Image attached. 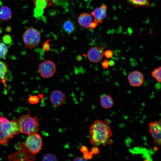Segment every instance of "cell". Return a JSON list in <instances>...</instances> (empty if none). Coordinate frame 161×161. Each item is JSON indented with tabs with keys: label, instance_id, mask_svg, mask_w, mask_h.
Returning <instances> with one entry per match:
<instances>
[{
	"label": "cell",
	"instance_id": "277c9868",
	"mask_svg": "<svg viewBox=\"0 0 161 161\" xmlns=\"http://www.w3.org/2000/svg\"><path fill=\"white\" fill-rule=\"evenodd\" d=\"M42 145V139L40 135L37 133L29 135L27 138L24 144L25 146L34 155L39 152Z\"/></svg>",
	"mask_w": 161,
	"mask_h": 161
},
{
	"label": "cell",
	"instance_id": "6da1fadb",
	"mask_svg": "<svg viewBox=\"0 0 161 161\" xmlns=\"http://www.w3.org/2000/svg\"><path fill=\"white\" fill-rule=\"evenodd\" d=\"M90 141L94 145H105L111 143L112 132L108 120L95 121L89 128Z\"/></svg>",
	"mask_w": 161,
	"mask_h": 161
},
{
	"label": "cell",
	"instance_id": "484cf974",
	"mask_svg": "<svg viewBox=\"0 0 161 161\" xmlns=\"http://www.w3.org/2000/svg\"><path fill=\"white\" fill-rule=\"evenodd\" d=\"M49 39H48L42 45V48L45 51L47 52L49 51L50 50V45Z\"/></svg>",
	"mask_w": 161,
	"mask_h": 161
},
{
	"label": "cell",
	"instance_id": "4316f807",
	"mask_svg": "<svg viewBox=\"0 0 161 161\" xmlns=\"http://www.w3.org/2000/svg\"><path fill=\"white\" fill-rule=\"evenodd\" d=\"M113 52L110 50H108L104 52V55L107 58H110L113 55Z\"/></svg>",
	"mask_w": 161,
	"mask_h": 161
},
{
	"label": "cell",
	"instance_id": "ac0fdd59",
	"mask_svg": "<svg viewBox=\"0 0 161 161\" xmlns=\"http://www.w3.org/2000/svg\"><path fill=\"white\" fill-rule=\"evenodd\" d=\"M63 28L66 32L69 34L72 33L75 30L74 24L72 21L69 20H66L64 22Z\"/></svg>",
	"mask_w": 161,
	"mask_h": 161
},
{
	"label": "cell",
	"instance_id": "ba28073f",
	"mask_svg": "<svg viewBox=\"0 0 161 161\" xmlns=\"http://www.w3.org/2000/svg\"><path fill=\"white\" fill-rule=\"evenodd\" d=\"M149 132L153 139L154 143L160 146L161 144V124L160 120L150 123Z\"/></svg>",
	"mask_w": 161,
	"mask_h": 161
},
{
	"label": "cell",
	"instance_id": "d6986e66",
	"mask_svg": "<svg viewBox=\"0 0 161 161\" xmlns=\"http://www.w3.org/2000/svg\"><path fill=\"white\" fill-rule=\"evenodd\" d=\"M8 68V64L6 62L0 61V79H4Z\"/></svg>",
	"mask_w": 161,
	"mask_h": 161
},
{
	"label": "cell",
	"instance_id": "8992f818",
	"mask_svg": "<svg viewBox=\"0 0 161 161\" xmlns=\"http://www.w3.org/2000/svg\"><path fill=\"white\" fill-rule=\"evenodd\" d=\"M35 156L25 146L22 147L18 151L8 157L10 161H31L35 160Z\"/></svg>",
	"mask_w": 161,
	"mask_h": 161
},
{
	"label": "cell",
	"instance_id": "1f68e13d",
	"mask_svg": "<svg viewBox=\"0 0 161 161\" xmlns=\"http://www.w3.org/2000/svg\"><path fill=\"white\" fill-rule=\"evenodd\" d=\"M80 151L83 154L88 152V150L87 147L85 146H82L80 149Z\"/></svg>",
	"mask_w": 161,
	"mask_h": 161
},
{
	"label": "cell",
	"instance_id": "ffe728a7",
	"mask_svg": "<svg viewBox=\"0 0 161 161\" xmlns=\"http://www.w3.org/2000/svg\"><path fill=\"white\" fill-rule=\"evenodd\" d=\"M152 76L159 83L161 82V67L160 66L154 69L151 72Z\"/></svg>",
	"mask_w": 161,
	"mask_h": 161
},
{
	"label": "cell",
	"instance_id": "7a4b0ae2",
	"mask_svg": "<svg viewBox=\"0 0 161 161\" xmlns=\"http://www.w3.org/2000/svg\"><path fill=\"white\" fill-rule=\"evenodd\" d=\"M21 133L28 135L37 133L39 130V119L36 116H31L30 111L26 114L21 115L18 119Z\"/></svg>",
	"mask_w": 161,
	"mask_h": 161
},
{
	"label": "cell",
	"instance_id": "44dd1931",
	"mask_svg": "<svg viewBox=\"0 0 161 161\" xmlns=\"http://www.w3.org/2000/svg\"><path fill=\"white\" fill-rule=\"evenodd\" d=\"M8 52V49L6 44L3 42H0V58L5 57Z\"/></svg>",
	"mask_w": 161,
	"mask_h": 161
},
{
	"label": "cell",
	"instance_id": "4fadbf2b",
	"mask_svg": "<svg viewBox=\"0 0 161 161\" xmlns=\"http://www.w3.org/2000/svg\"><path fill=\"white\" fill-rule=\"evenodd\" d=\"M21 132V128L18 120H13L10 121L9 128L5 132L10 138L18 134Z\"/></svg>",
	"mask_w": 161,
	"mask_h": 161
},
{
	"label": "cell",
	"instance_id": "d6a6232c",
	"mask_svg": "<svg viewBox=\"0 0 161 161\" xmlns=\"http://www.w3.org/2000/svg\"><path fill=\"white\" fill-rule=\"evenodd\" d=\"M86 160L84 157H77L74 158L73 161H86Z\"/></svg>",
	"mask_w": 161,
	"mask_h": 161
},
{
	"label": "cell",
	"instance_id": "4dcf8cb0",
	"mask_svg": "<svg viewBox=\"0 0 161 161\" xmlns=\"http://www.w3.org/2000/svg\"><path fill=\"white\" fill-rule=\"evenodd\" d=\"M91 151L93 154H97L99 153V149L97 147H93L92 148Z\"/></svg>",
	"mask_w": 161,
	"mask_h": 161
},
{
	"label": "cell",
	"instance_id": "9a60e30c",
	"mask_svg": "<svg viewBox=\"0 0 161 161\" xmlns=\"http://www.w3.org/2000/svg\"><path fill=\"white\" fill-rule=\"evenodd\" d=\"M100 102L101 106L106 109L111 108L114 104L112 97L109 95H102L100 98Z\"/></svg>",
	"mask_w": 161,
	"mask_h": 161
},
{
	"label": "cell",
	"instance_id": "52a82bcc",
	"mask_svg": "<svg viewBox=\"0 0 161 161\" xmlns=\"http://www.w3.org/2000/svg\"><path fill=\"white\" fill-rule=\"evenodd\" d=\"M78 21L81 27L86 29H95L98 24L95 21L91 14L87 13L80 14L78 17Z\"/></svg>",
	"mask_w": 161,
	"mask_h": 161
},
{
	"label": "cell",
	"instance_id": "7c38bea8",
	"mask_svg": "<svg viewBox=\"0 0 161 161\" xmlns=\"http://www.w3.org/2000/svg\"><path fill=\"white\" fill-rule=\"evenodd\" d=\"M52 104L55 106H60L62 105L66 100L65 94L58 90H55L51 93L49 97Z\"/></svg>",
	"mask_w": 161,
	"mask_h": 161
},
{
	"label": "cell",
	"instance_id": "2e32d148",
	"mask_svg": "<svg viewBox=\"0 0 161 161\" xmlns=\"http://www.w3.org/2000/svg\"><path fill=\"white\" fill-rule=\"evenodd\" d=\"M12 16V11L9 7L6 6L0 7V19L1 20H8L11 18Z\"/></svg>",
	"mask_w": 161,
	"mask_h": 161
},
{
	"label": "cell",
	"instance_id": "d4e9b609",
	"mask_svg": "<svg viewBox=\"0 0 161 161\" xmlns=\"http://www.w3.org/2000/svg\"><path fill=\"white\" fill-rule=\"evenodd\" d=\"M2 40L3 42L5 44H9L11 42L12 39L10 35H6L3 37Z\"/></svg>",
	"mask_w": 161,
	"mask_h": 161
},
{
	"label": "cell",
	"instance_id": "5bb4252c",
	"mask_svg": "<svg viewBox=\"0 0 161 161\" xmlns=\"http://www.w3.org/2000/svg\"><path fill=\"white\" fill-rule=\"evenodd\" d=\"M36 8L43 10L55 4L58 0H32Z\"/></svg>",
	"mask_w": 161,
	"mask_h": 161
},
{
	"label": "cell",
	"instance_id": "836d02e7",
	"mask_svg": "<svg viewBox=\"0 0 161 161\" xmlns=\"http://www.w3.org/2000/svg\"><path fill=\"white\" fill-rule=\"evenodd\" d=\"M115 64V62L114 61L110 60L109 61V66H113Z\"/></svg>",
	"mask_w": 161,
	"mask_h": 161
},
{
	"label": "cell",
	"instance_id": "7402d4cb",
	"mask_svg": "<svg viewBox=\"0 0 161 161\" xmlns=\"http://www.w3.org/2000/svg\"><path fill=\"white\" fill-rule=\"evenodd\" d=\"M9 137L8 136L1 130L0 127V144L4 145L9 141Z\"/></svg>",
	"mask_w": 161,
	"mask_h": 161
},
{
	"label": "cell",
	"instance_id": "f546056e",
	"mask_svg": "<svg viewBox=\"0 0 161 161\" xmlns=\"http://www.w3.org/2000/svg\"><path fill=\"white\" fill-rule=\"evenodd\" d=\"M102 66L104 69H108L109 66V61L107 60L104 61L102 63Z\"/></svg>",
	"mask_w": 161,
	"mask_h": 161
},
{
	"label": "cell",
	"instance_id": "603a6c76",
	"mask_svg": "<svg viewBox=\"0 0 161 161\" xmlns=\"http://www.w3.org/2000/svg\"><path fill=\"white\" fill-rule=\"evenodd\" d=\"M57 158L54 155L47 153L44 154L42 157V161H57Z\"/></svg>",
	"mask_w": 161,
	"mask_h": 161
},
{
	"label": "cell",
	"instance_id": "3957f363",
	"mask_svg": "<svg viewBox=\"0 0 161 161\" xmlns=\"http://www.w3.org/2000/svg\"><path fill=\"white\" fill-rule=\"evenodd\" d=\"M22 37L24 47L26 48L32 49L40 44L41 32L33 27H30L25 31Z\"/></svg>",
	"mask_w": 161,
	"mask_h": 161
},
{
	"label": "cell",
	"instance_id": "83f0119b",
	"mask_svg": "<svg viewBox=\"0 0 161 161\" xmlns=\"http://www.w3.org/2000/svg\"><path fill=\"white\" fill-rule=\"evenodd\" d=\"M9 121H10L6 117L0 116V126Z\"/></svg>",
	"mask_w": 161,
	"mask_h": 161
},
{
	"label": "cell",
	"instance_id": "cb8c5ba5",
	"mask_svg": "<svg viewBox=\"0 0 161 161\" xmlns=\"http://www.w3.org/2000/svg\"><path fill=\"white\" fill-rule=\"evenodd\" d=\"M28 100L31 104H35L39 102V98L37 96L32 95L29 97Z\"/></svg>",
	"mask_w": 161,
	"mask_h": 161
},
{
	"label": "cell",
	"instance_id": "f1b7e54d",
	"mask_svg": "<svg viewBox=\"0 0 161 161\" xmlns=\"http://www.w3.org/2000/svg\"><path fill=\"white\" fill-rule=\"evenodd\" d=\"M93 154L91 151L83 154L84 157L86 159H90L92 157Z\"/></svg>",
	"mask_w": 161,
	"mask_h": 161
},
{
	"label": "cell",
	"instance_id": "9c48e42d",
	"mask_svg": "<svg viewBox=\"0 0 161 161\" xmlns=\"http://www.w3.org/2000/svg\"><path fill=\"white\" fill-rule=\"evenodd\" d=\"M104 50L102 48L97 46L90 48L87 52V57L89 61L97 63L101 61L104 56Z\"/></svg>",
	"mask_w": 161,
	"mask_h": 161
},
{
	"label": "cell",
	"instance_id": "e0dca14e",
	"mask_svg": "<svg viewBox=\"0 0 161 161\" xmlns=\"http://www.w3.org/2000/svg\"><path fill=\"white\" fill-rule=\"evenodd\" d=\"M130 5L136 7H148L149 4V0H126Z\"/></svg>",
	"mask_w": 161,
	"mask_h": 161
},
{
	"label": "cell",
	"instance_id": "5b68a950",
	"mask_svg": "<svg viewBox=\"0 0 161 161\" xmlns=\"http://www.w3.org/2000/svg\"><path fill=\"white\" fill-rule=\"evenodd\" d=\"M38 70L42 78H48L52 77L55 73L56 66L54 63L50 60H45L39 64Z\"/></svg>",
	"mask_w": 161,
	"mask_h": 161
},
{
	"label": "cell",
	"instance_id": "30bf717a",
	"mask_svg": "<svg viewBox=\"0 0 161 161\" xmlns=\"http://www.w3.org/2000/svg\"><path fill=\"white\" fill-rule=\"evenodd\" d=\"M127 78L129 84L133 87L140 86L144 82L143 75L138 71H134L130 73Z\"/></svg>",
	"mask_w": 161,
	"mask_h": 161
},
{
	"label": "cell",
	"instance_id": "8fae6325",
	"mask_svg": "<svg viewBox=\"0 0 161 161\" xmlns=\"http://www.w3.org/2000/svg\"><path fill=\"white\" fill-rule=\"evenodd\" d=\"M107 6L103 4L95 8L91 12V15L97 24L101 23L106 18L107 16Z\"/></svg>",
	"mask_w": 161,
	"mask_h": 161
}]
</instances>
